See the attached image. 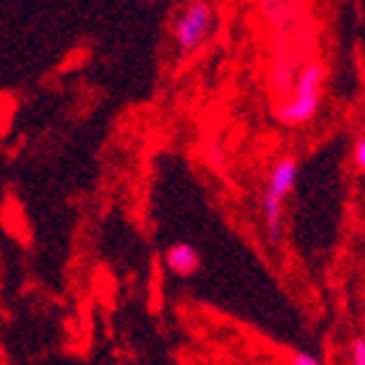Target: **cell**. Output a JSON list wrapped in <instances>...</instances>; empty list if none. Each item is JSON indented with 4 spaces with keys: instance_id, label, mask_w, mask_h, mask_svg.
Segmentation results:
<instances>
[{
    "instance_id": "cell-1",
    "label": "cell",
    "mask_w": 365,
    "mask_h": 365,
    "mask_svg": "<svg viewBox=\"0 0 365 365\" xmlns=\"http://www.w3.org/2000/svg\"><path fill=\"white\" fill-rule=\"evenodd\" d=\"M324 81H327V68L321 63H305L292 78L287 99L277 105V120L282 125H305L311 123L321 110V97H324Z\"/></svg>"
},
{
    "instance_id": "cell-2",
    "label": "cell",
    "mask_w": 365,
    "mask_h": 365,
    "mask_svg": "<svg viewBox=\"0 0 365 365\" xmlns=\"http://www.w3.org/2000/svg\"><path fill=\"white\" fill-rule=\"evenodd\" d=\"M297 173H300V162L292 154H284L274 162L267 175L264 185V196H261V214H264V225H267V237L272 245H279L282 230H284V201L295 190Z\"/></svg>"
},
{
    "instance_id": "cell-3",
    "label": "cell",
    "mask_w": 365,
    "mask_h": 365,
    "mask_svg": "<svg viewBox=\"0 0 365 365\" xmlns=\"http://www.w3.org/2000/svg\"><path fill=\"white\" fill-rule=\"evenodd\" d=\"M214 3L212 0H188L173 24V39L180 55H193L214 31Z\"/></svg>"
},
{
    "instance_id": "cell-4",
    "label": "cell",
    "mask_w": 365,
    "mask_h": 365,
    "mask_svg": "<svg viewBox=\"0 0 365 365\" xmlns=\"http://www.w3.org/2000/svg\"><path fill=\"white\" fill-rule=\"evenodd\" d=\"M165 267L170 274L188 279V277H196L201 272L204 261H201V253L193 243H175L165 251Z\"/></svg>"
},
{
    "instance_id": "cell-5",
    "label": "cell",
    "mask_w": 365,
    "mask_h": 365,
    "mask_svg": "<svg viewBox=\"0 0 365 365\" xmlns=\"http://www.w3.org/2000/svg\"><path fill=\"white\" fill-rule=\"evenodd\" d=\"M352 168H355L358 175L365 173V136L363 133H360V136L355 138V144H352Z\"/></svg>"
},
{
    "instance_id": "cell-6",
    "label": "cell",
    "mask_w": 365,
    "mask_h": 365,
    "mask_svg": "<svg viewBox=\"0 0 365 365\" xmlns=\"http://www.w3.org/2000/svg\"><path fill=\"white\" fill-rule=\"evenodd\" d=\"M350 365H365V339L363 336H355L350 342Z\"/></svg>"
},
{
    "instance_id": "cell-7",
    "label": "cell",
    "mask_w": 365,
    "mask_h": 365,
    "mask_svg": "<svg viewBox=\"0 0 365 365\" xmlns=\"http://www.w3.org/2000/svg\"><path fill=\"white\" fill-rule=\"evenodd\" d=\"M289 365H324L316 355L311 352H303V350H295L289 352Z\"/></svg>"
}]
</instances>
